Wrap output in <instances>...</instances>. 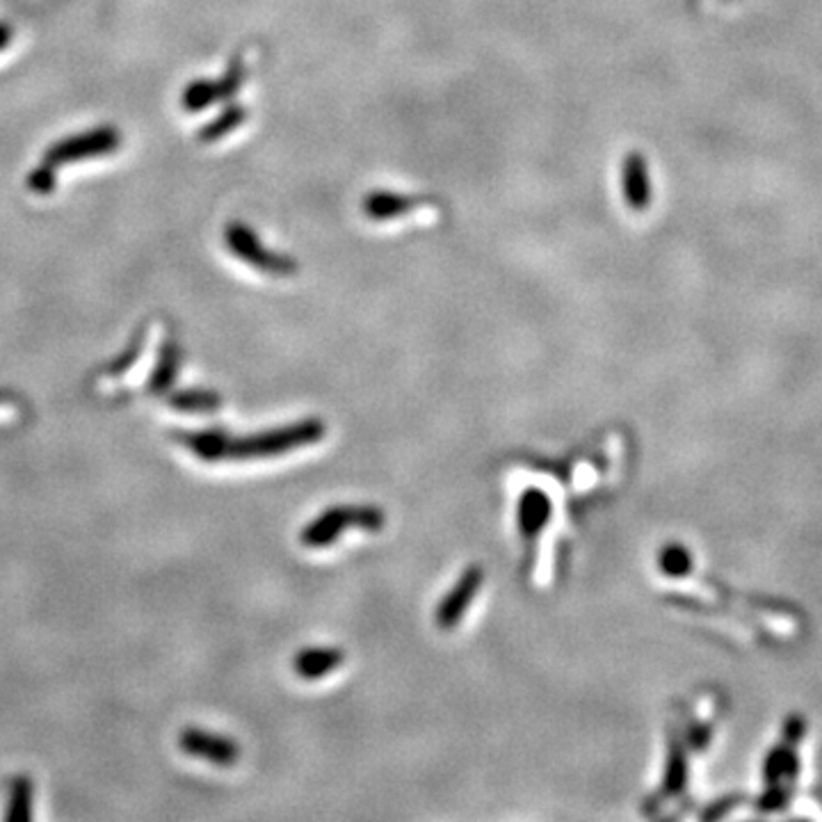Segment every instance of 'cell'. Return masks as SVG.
I'll return each instance as SVG.
<instances>
[{"label": "cell", "mask_w": 822, "mask_h": 822, "mask_svg": "<svg viewBox=\"0 0 822 822\" xmlns=\"http://www.w3.org/2000/svg\"><path fill=\"white\" fill-rule=\"evenodd\" d=\"M327 427L320 419H305L293 425L264 429L258 435L247 437H227L224 446V460L222 462H237V460H264V458H277L284 452L297 450L301 446L318 444Z\"/></svg>", "instance_id": "cell-1"}, {"label": "cell", "mask_w": 822, "mask_h": 822, "mask_svg": "<svg viewBox=\"0 0 822 822\" xmlns=\"http://www.w3.org/2000/svg\"><path fill=\"white\" fill-rule=\"evenodd\" d=\"M386 524V516L375 505H336L318 514L305 526L299 542L307 549H324L334 544L348 528H363L377 532Z\"/></svg>", "instance_id": "cell-2"}, {"label": "cell", "mask_w": 822, "mask_h": 822, "mask_svg": "<svg viewBox=\"0 0 822 822\" xmlns=\"http://www.w3.org/2000/svg\"><path fill=\"white\" fill-rule=\"evenodd\" d=\"M224 243L229 247V252L241 258L243 264L261 270L266 274H272V277H291L299 270L295 258H291L288 254H279V252H272L268 249L261 237H258L247 224L243 222H231L227 224L224 229Z\"/></svg>", "instance_id": "cell-3"}, {"label": "cell", "mask_w": 822, "mask_h": 822, "mask_svg": "<svg viewBox=\"0 0 822 822\" xmlns=\"http://www.w3.org/2000/svg\"><path fill=\"white\" fill-rule=\"evenodd\" d=\"M119 144H121V133L115 126H97V128H90V131H82V133L64 138L60 142H53L44 151V163L57 169L69 163L115 154Z\"/></svg>", "instance_id": "cell-4"}, {"label": "cell", "mask_w": 822, "mask_h": 822, "mask_svg": "<svg viewBox=\"0 0 822 822\" xmlns=\"http://www.w3.org/2000/svg\"><path fill=\"white\" fill-rule=\"evenodd\" d=\"M179 747L188 756H194V759H202L222 768H229L241 759V747H237L231 738L220 733H210L206 729H197V727H188L181 731Z\"/></svg>", "instance_id": "cell-5"}, {"label": "cell", "mask_w": 822, "mask_h": 822, "mask_svg": "<svg viewBox=\"0 0 822 822\" xmlns=\"http://www.w3.org/2000/svg\"><path fill=\"white\" fill-rule=\"evenodd\" d=\"M483 582H485V569L480 565H471L460 576V580L444 596V601L439 603V608L435 613V621H437V626H439L441 631L455 629V626L462 621L464 613L468 611L471 601L475 599V594L480 592Z\"/></svg>", "instance_id": "cell-6"}, {"label": "cell", "mask_w": 822, "mask_h": 822, "mask_svg": "<svg viewBox=\"0 0 822 822\" xmlns=\"http://www.w3.org/2000/svg\"><path fill=\"white\" fill-rule=\"evenodd\" d=\"M621 190L624 202L631 210L642 213L652 206V177H648L646 158L631 151L621 163Z\"/></svg>", "instance_id": "cell-7"}, {"label": "cell", "mask_w": 822, "mask_h": 822, "mask_svg": "<svg viewBox=\"0 0 822 822\" xmlns=\"http://www.w3.org/2000/svg\"><path fill=\"white\" fill-rule=\"evenodd\" d=\"M421 204H425V200L416 197V194H402L394 190H373L361 200V210L368 220L388 222L394 218H400V215L411 213Z\"/></svg>", "instance_id": "cell-8"}, {"label": "cell", "mask_w": 822, "mask_h": 822, "mask_svg": "<svg viewBox=\"0 0 822 822\" xmlns=\"http://www.w3.org/2000/svg\"><path fill=\"white\" fill-rule=\"evenodd\" d=\"M551 499L544 493V489L539 487H528L522 499H518V530H522V537L526 542H535V539L542 535L547 524L551 522Z\"/></svg>", "instance_id": "cell-9"}, {"label": "cell", "mask_w": 822, "mask_h": 822, "mask_svg": "<svg viewBox=\"0 0 822 822\" xmlns=\"http://www.w3.org/2000/svg\"><path fill=\"white\" fill-rule=\"evenodd\" d=\"M345 660V654L338 646H307L295 656V672L307 681H318L332 675Z\"/></svg>", "instance_id": "cell-10"}, {"label": "cell", "mask_w": 822, "mask_h": 822, "mask_svg": "<svg viewBox=\"0 0 822 822\" xmlns=\"http://www.w3.org/2000/svg\"><path fill=\"white\" fill-rule=\"evenodd\" d=\"M33 799H35V786L28 776H14L10 782V795H8V809L3 813L5 822H24L33 818Z\"/></svg>", "instance_id": "cell-11"}, {"label": "cell", "mask_w": 822, "mask_h": 822, "mask_svg": "<svg viewBox=\"0 0 822 822\" xmlns=\"http://www.w3.org/2000/svg\"><path fill=\"white\" fill-rule=\"evenodd\" d=\"M245 119H247L245 105H241V103H231V105L224 107V111H222L218 117H215L213 121H208V124L202 128L200 136H197V140L204 142V144L218 142V140L227 138L229 133H233L237 126H243Z\"/></svg>", "instance_id": "cell-12"}, {"label": "cell", "mask_w": 822, "mask_h": 822, "mask_svg": "<svg viewBox=\"0 0 822 822\" xmlns=\"http://www.w3.org/2000/svg\"><path fill=\"white\" fill-rule=\"evenodd\" d=\"M179 363H181V350L175 341H163V348L158 355L156 371L151 375L149 382V391L151 394H163L165 388L171 386L177 373H179Z\"/></svg>", "instance_id": "cell-13"}, {"label": "cell", "mask_w": 822, "mask_h": 822, "mask_svg": "<svg viewBox=\"0 0 822 822\" xmlns=\"http://www.w3.org/2000/svg\"><path fill=\"white\" fill-rule=\"evenodd\" d=\"M213 103H222L218 80H206V78L192 80L181 97V105L188 113H202Z\"/></svg>", "instance_id": "cell-14"}, {"label": "cell", "mask_w": 822, "mask_h": 822, "mask_svg": "<svg viewBox=\"0 0 822 822\" xmlns=\"http://www.w3.org/2000/svg\"><path fill=\"white\" fill-rule=\"evenodd\" d=\"M169 404L179 411H185V414H208V411L218 409L222 400L213 391H200V388H192V391L171 396Z\"/></svg>", "instance_id": "cell-15"}, {"label": "cell", "mask_w": 822, "mask_h": 822, "mask_svg": "<svg viewBox=\"0 0 822 822\" xmlns=\"http://www.w3.org/2000/svg\"><path fill=\"white\" fill-rule=\"evenodd\" d=\"M243 82H245V64H243V57H241V55H235V57L231 60V64H229L227 74L218 80L222 103L229 101V99H233L237 92H241Z\"/></svg>", "instance_id": "cell-16"}, {"label": "cell", "mask_w": 822, "mask_h": 822, "mask_svg": "<svg viewBox=\"0 0 822 822\" xmlns=\"http://www.w3.org/2000/svg\"><path fill=\"white\" fill-rule=\"evenodd\" d=\"M660 569L667 574V576H685L690 571V555L683 547H667L663 553H660Z\"/></svg>", "instance_id": "cell-17"}, {"label": "cell", "mask_w": 822, "mask_h": 822, "mask_svg": "<svg viewBox=\"0 0 822 822\" xmlns=\"http://www.w3.org/2000/svg\"><path fill=\"white\" fill-rule=\"evenodd\" d=\"M55 185H57V171H55L53 165L41 163L39 167H35V169L30 171V177H28V188H30L33 192H37V194H49V192L55 190Z\"/></svg>", "instance_id": "cell-18"}, {"label": "cell", "mask_w": 822, "mask_h": 822, "mask_svg": "<svg viewBox=\"0 0 822 822\" xmlns=\"http://www.w3.org/2000/svg\"><path fill=\"white\" fill-rule=\"evenodd\" d=\"M685 784V763L681 752H675L672 759H669L667 768V779H665V795H679Z\"/></svg>", "instance_id": "cell-19"}, {"label": "cell", "mask_w": 822, "mask_h": 822, "mask_svg": "<svg viewBox=\"0 0 822 822\" xmlns=\"http://www.w3.org/2000/svg\"><path fill=\"white\" fill-rule=\"evenodd\" d=\"M12 41V28L0 21V51H5Z\"/></svg>", "instance_id": "cell-20"}]
</instances>
